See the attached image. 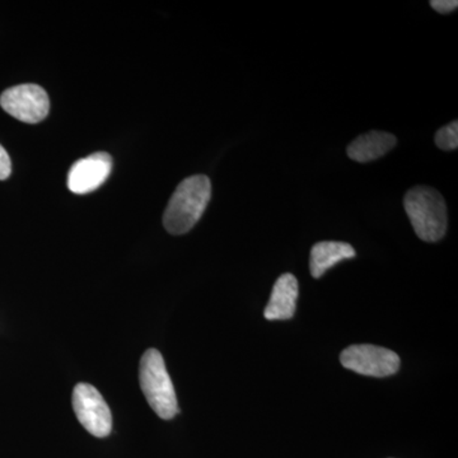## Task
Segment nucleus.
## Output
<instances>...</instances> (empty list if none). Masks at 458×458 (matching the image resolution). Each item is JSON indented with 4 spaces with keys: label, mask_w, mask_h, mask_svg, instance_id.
<instances>
[{
    "label": "nucleus",
    "mask_w": 458,
    "mask_h": 458,
    "mask_svg": "<svg viewBox=\"0 0 458 458\" xmlns=\"http://www.w3.org/2000/svg\"><path fill=\"white\" fill-rule=\"evenodd\" d=\"M73 410L84 429L98 438H105L113 430V415L98 388L78 384L73 390Z\"/></svg>",
    "instance_id": "nucleus-4"
},
{
    "label": "nucleus",
    "mask_w": 458,
    "mask_h": 458,
    "mask_svg": "<svg viewBox=\"0 0 458 458\" xmlns=\"http://www.w3.org/2000/svg\"><path fill=\"white\" fill-rule=\"evenodd\" d=\"M354 247L346 242L337 241H324L316 243L311 250L310 270L315 279L321 278L325 273L336 264L348 259L355 258Z\"/></svg>",
    "instance_id": "nucleus-10"
},
{
    "label": "nucleus",
    "mask_w": 458,
    "mask_h": 458,
    "mask_svg": "<svg viewBox=\"0 0 458 458\" xmlns=\"http://www.w3.org/2000/svg\"><path fill=\"white\" fill-rule=\"evenodd\" d=\"M140 382L148 403L159 418L171 420L179 414L174 384L165 369L164 357L156 349H149L141 357Z\"/></svg>",
    "instance_id": "nucleus-3"
},
{
    "label": "nucleus",
    "mask_w": 458,
    "mask_h": 458,
    "mask_svg": "<svg viewBox=\"0 0 458 458\" xmlns=\"http://www.w3.org/2000/svg\"><path fill=\"white\" fill-rule=\"evenodd\" d=\"M437 147L442 150H454L458 147V122L454 120L448 125L443 126L437 131L436 138Z\"/></svg>",
    "instance_id": "nucleus-11"
},
{
    "label": "nucleus",
    "mask_w": 458,
    "mask_h": 458,
    "mask_svg": "<svg viewBox=\"0 0 458 458\" xmlns=\"http://www.w3.org/2000/svg\"><path fill=\"white\" fill-rule=\"evenodd\" d=\"M12 174V162L7 150L0 146V180H7Z\"/></svg>",
    "instance_id": "nucleus-13"
},
{
    "label": "nucleus",
    "mask_w": 458,
    "mask_h": 458,
    "mask_svg": "<svg viewBox=\"0 0 458 458\" xmlns=\"http://www.w3.org/2000/svg\"><path fill=\"white\" fill-rule=\"evenodd\" d=\"M212 197V183L204 174L188 177L177 186L165 210L164 225L168 233H188L203 216Z\"/></svg>",
    "instance_id": "nucleus-1"
},
{
    "label": "nucleus",
    "mask_w": 458,
    "mask_h": 458,
    "mask_svg": "<svg viewBox=\"0 0 458 458\" xmlns=\"http://www.w3.org/2000/svg\"><path fill=\"white\" fill-rule=\"evenodd\" d=\"M396 143V137L390 132L372 131L352 141L348 147V156L352 161L367 164L387 155Z\"/></svg>",
    "instance_id": "nucleus-9"
},
{
    "label": "nucleus",
    "mask_w": 458,
    "mask_h": 458,
    "mask_svg": "<svg viewBox=\"0 0 458 458\" xmlns=\"http://www.w3.org/2000/svg\"><path fill=\"white\" fill-rule=\"evenodd\" d=\"M298 294L300 288L297 278L293 274H283L274 284L269 303L264 311L265 318L269 321H285L293 318L297 309Z\"/></svg>",
    "instance_id": "nucleus-8"
},
{
    "label": "nucleus",
    "mask_w": 458,
    "mask_h": 458,
    "mask_svg": "<svg viewBox=\"0 0 458 458\" xmlns=\"http://www.w3.org/2000/svg\"><path fill=\"white\" fill-rule=\"evenodd\" d=\"M0 106L20 122L38 123L49 114L50 101L47 90L38 84H20L2 93Z\"/></svg>",
    "instance_id": "nucleus-6"
},
{
    "label": "nucleus",
    "mask_w": 458,
    "mask_h": 458,
    "mask_svg": "<svg viewBox=\"0 0 458 458\" xmlns=\"http://www.w3.org/2000/svg\"><path fill=\"white\" fill-rule=\"evenodd\" d=\"M113 157L108 153H93L72 165L68 174V188L78 195L95 191L113 171Z\"/></svg>",
    "instance_id": "nucleus-7"
},
{
    "label": "nucleus",
    "mask_w": 458,
    "mask_h": 458,
    "mask_svg": "<svg viewBox=\"0 0 458 458\" xmlns=\"http://www.w3.org/2000/svg\"><path fill=\"white\" fill-rule=\"evenodd\" d=\"M403 207L420 240L426 242L442 240L447 231V207L436 189L427 186L410 189L403 199Z\"/></svg>",
    "instance_id": "nucleus-2"
},
{
    "label": "nucleus",
    "mask_w": 458,
    "mask_h": 458,
    "mask_svg": "<svg viewBox=\"0 0 458 458\" xmlns=\"http://www.w3.org/2000/svg\"><path fill=\"white\" fill-rule=\"evenodd\" d=\"M430 7H432L434 11L438 12V13L447 14L456 11L458 2L457 0H432V2H430Z\"/></svg>",
    "instance_id": "nucleus-12"
},
{
    "label": "nucleus",
    "mask_w": 458,
    "mask_h": 458,
    "mask_svg": "<svg viewBox=\"0 0 458 458\" xmlns=\"http://www.w3.org/2000/svg\"><path fill=\"white\" fill-rule=\"evenodd\" d=\"M340 361L343 367L358 375L379 378L394 375L401 363L396 352L369 344L349 346L340 355Z\"/></svg>",
    "instance_id": "nucleus-5"
}]
</instances>
